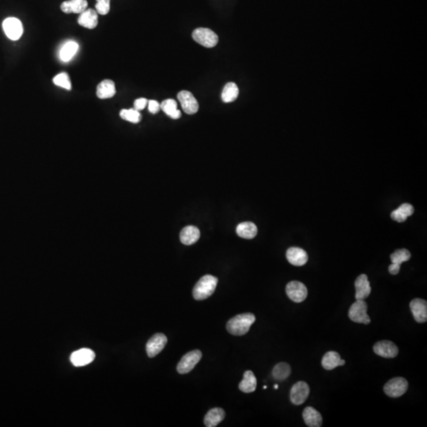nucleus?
Segmentation results:
<instances>
[{"label":"nucleus","mask_w":427,"mask_h":427,"mask_svg":"<svg viewBox=\"0 0 427 427\" xmlns=\"http://www.w3.org/2000/svg\"><path fill=\"white\" fill-rule=\"evenodd\" d=\"M255 321V315L251 313L237 315L228 321L227 331L233 335H246Z\"/></svg>","instance_id":"obj_1"},{"label":"nucleus","mask_w":427,"mask_h":427,"mask_svg":"<svg viewBox=\"0 0 427 427\" xmlns=\"http://www.w3.org/2000/svg\"><path fill=\"white\" fill-rule=\"evenodd\" d=\"M218 278L211 275L202 276L193 288V297L196 300L202 301L208 299L215 292L218 284Z\"/></svg>","instance_id":"obj_2"},{"label":"nucleus","mask_w":427,"mask_h":427,"mask_svg":"<svg viewBox=\"0 0 427 427\" xmlns=\"http://www.w3.org/2000/svg\"><path fill=\"white\" fill-rule=\"evenodd\" d=\"M368 305L365 300H357L352 304L348 312V317L353 322L369 325L370 318L367 314Z\"/></svg>","instance_id":"obj_3"},{"label":"nucleus","mask_w":427,"mask_h":427,"mask_svg":"<svg viewBox=\"0 0 427 427\" xmlns=\"http://www.w3.org/2000/svg\"><path fill=\"white\" fill-rule=\"evenodd\" d=\"M192 38L203 47L214 48L219 42L216 33L208 28H197L192 33Z\"/></svg>","instance_id":"obj_4"},{"label":"nucleus","mask_w":427,"mask_h":427,"mask_svg":"<svg viewBox=\"0 0 427 427\" xmlns=\"http://www.w3.org/2000/svg\"><path fill=\"white\" fill-rule=\"evenodd\" d=\"M202 358V352L200 350H194L188 352L182 357L179 363L177 364L176 370L180 374H186L191 372L197 364Z\"/></svg>","instance_id":"obj_5"},{"label":"nucleus","mask_w":427,"mask_h":427,"mask_svg":"<svg viewBox=\"0 0 427 427\" xmlns=\"http://www.w3.org/2000/svg\"><path fill=\"white\" fill-rule=\"evenodd\" d=\"M408 388V382L403 377H395L384 384V392L388 397L397 398L405 394Z\"/></svg>","instance_id":"obj_6"},{"label":"nucleus","mask_w":427,"mask_h":427,"mask_svg":"<svg viewBox=\"0 0 427 427\" xmlns=\"http://www.w3.org/2000/svg\"><path fill=\"white\" fill-rule=\"evenodd\" d=\"M286 295L290 300L296 303L302 302L308 295V290L302 282L292 281L286 285Z\"/></svg>","instance_id":"obj_7"},{"label":"nucleus","mask_w":427,"mask_h":427,"mask_svg":"<svg viewBox=\"0 0 427 427\" xmlns=\"http://www.w3.org/2000/svg\"><path fill=\"white\" fill-rule=\"evenodd\" d=\"M2 28L6 37L12 41H18L23 34V23L16 18H8L2 23Z\"/></svg>","instance_id":"obj_8"},{"label":"nucleus","mask_w":427,"mask_h":427,"mask_svg":"<svg viewBox=\"0 0 427 427\" xmlns=\"http://www.w3.org/2000/svg\"><path fill=\"white\" fill-rule=\"evenodd\" d=\"M310 389L309 385L304 381H299L294 384L290 390V401L295 405L304 403L309 397Z\"/></svg>","instance_id":"obj_9"},{"label":"nucleus","mask_w":427,"mask_h":427,"mask_svg":"<svg viewBox=\"0 0 427 427\" xmlns=\"http://www.w3.org/2000/svg\"><path fill=\"white\" fill-rule=\"evenodd\" d=\"M177 99L184 113L193 115L198 112L199 103L192 93L187 90H182L177 94Z\"/></svg>","instance_id":"obj_10"},{"label":"nucleus","mask_w":427,"mask_h":427,"mask_svg":"<svg viewBox=\"0 0 427 427\" xmlns=\"http://www.w3.org/2000/svg\"><path fill=\"white\" fill-rule=\"evenodd\" d=\"M167 342V337L164 334L157 333L153 335L148 340V344L146 346L148 357L153 358L157 356L165 348Z\"/></svg>","instance_id":"obj_11"},{"label":"nucleus","mask_w":427,"mask_h":427,"mask_svg":"<svg viewBox=\"0 0 427 427\" xmlns=\"http://www.w3.org/2000/svg\"><path fill=\"white\" fill-rule=\"evenodd\" d=\"M411 252L407 250L402 249V250H396L390 255L392 264L388 267V271L390 272V274H398L401 270V264L403 262L408 261L411 259Z\"/></svg>","instance_id":"obj_12"},{"label":"nucleus","mask_w":427,"mask_h":427,"mask_svg":"<svg viewBox=\"0 0 427 427\" xmlns=\"http://www.w3.org/2000/svg\"><path fill=\"white\" fill-rule=\"evenodd\" d=\"M374 352L383 358H393L397 357L399 353L397 346L389 340L379 341L374 346Z\"/></svg>","instance_id":"obj_13"},{"label":"nucleus","mask_w":427,"mask_h":427,"mask_svg":"<svg viewBox=\"0 0 427 427\" xmlns=\"http://www.w3.org/2000/svg\"><path fill=\"white\" fill-rule=\"evenodd\" d=\"M94 358H95V353L92 350L82 348L72 353L71 362L75 366L80 367L91 363Z\"/></svg>","instance_id":"obj_14"},{"label":"nucleus","mask_w":427,"mask_h":427,"mask_svg":"<svg viewBox=\"0 0 427 427\" xmlns=\"http://www.w3.org/2000/svg\"><path fill=\"white\" fill-rule=\"evenodd\" d=\"M411 313L415 321L418 323H425L427 321V301L421 299H415L410 303Z\"/></svg>","instance_id":"obj_15"},{"label":"nucleus","mask_w":427,"mask_h":427,"mask_svg":"<svg viewBox=\"0 0 427 427\" xmlns=\"http://www.w3.org/2000/svg\"><path fill=\"white\" fill-rule=\"evenodd\" d=\"M356 300H366L371 293V286L368 277L365 274L360 275L354 282Z\"/></svg>","instance_id":"obj_16"},{"label":"nucleus","mask_w":427,"mask_h":427,"mask_svg":"<svg viewBox=\"0 0 427 427\" xmlns=\"http://www.w3.org/2000/svg\"><path fill=\"white\" fill-rule=\"evenodd\" d=\"M286 259L294 266L304 265L309 259L306 251L299 247H291L286 251Z\"/></svg>","instance_id":"obj_17"},{"label":"nucleus","mask_w":427,"mask_h":427,"mask_svg":"<svg viewBox=\"0 0 427 427\" xmlns=\"http://www.w3.org/2000/svg\"><path fill=\"white\" fill-rule=\"evenodd\" d=\"M78 23L81 26L86 29H93L99 24V14L96 10L86 9L80 14Z\"/></svg>","instance_id":"obj_18"},{"label":"nucleus","mask_w":427,"mask_h":427,"mask_svg":"<svg viewBox=\"0 0 427 427\" xmlns=\"http://www.w3.org/2000/svg\"><path fill=\"white\" fill-rule=\"evenodd\" d=\"M200 237H201L200 229L193 226L184 227L180 234V241L185 246H192L200 239Z\"/></svg>","instance_id":"obj_19"},{"label":"nucleus","mask_w":427,"mask_h":427,"mask_svg":"<svg viewBox=\"0 0 427 427\" xmlns=\"http://www.w3.org/2000/svg\"><path fill=\"white\" fill-rule=\"evenodd\" d=\"M88 6L86 0H68L63 2L60 6L62 11L66 14H81Z\"/></svg>","instance_id":"obj_20"},{"label":"nucleus","mask_w":427,"mask_h":427,"mask_svg":"<svg viewBox=\"0 0 427 427\" xmlns=\"http://www.w3.org/2000/svg\"><path fill=\"white\" fill-rule=\"evenodd\" d=\"M304 423L309 427H320L322 426L323 419L321 413L312 407H307L302 413Z\"/></svg>","instance_id":"obj_21"},{"label":"nucleus","mask_w":427,"mask_h":427,"mask_svg":"<svg viewBox=\"0 0 427 427\" xmlns=\"http://www.w3.org/2000/svg\"><path fill=\"white\" fill-rule=\"evenodd\" d=\"M117 93L113 81L104 79L97 86V96L100 99H111Z\"/></svg>","instance_id":"obj_22"},{"label":"nucleus","mask_w":427,"mask_h":427,"mask_svg":"<svg viewBox=\"0 0 427 427\" xmlns=\"http://www.w3.org/2000/svg\"><path fill=\"white\" fill-rule=\"evenodd\" d=\"M226 413L223 408L215 407L206 413L204 417V425L206 427H215L225 419Z\"/></svg>","instance_id":"obj_23"},{"label":"nucleus","mask_w":427,"mask_h":427,"mask_svg":"<svg viewBox=\"0 0 427 427\" xmlns=\"http://www.w3.org/2000/svg\"><path fill=\"white\" fill-rule=\"evenodd\" d=\"M345 360L341 359L340 355L337 352H328L325 353L322 358V366L325 370H331L339 366L345 365Z\"/></svg>","instance_id":"obj_24"},{"label":"nucleus","mask_w":427,"mask_h":427,"mask_svg":"<svg viewBox=\"0 0 427 427\" xmlns=\"http://www.w3.org/2000/svg\"><path fill=\"white\" fill-rule=\"evenodd\" d=\"M256 385H257V380L253 373L251 372V370H247L244 374L243 380L240 382L238 388L242 393H253L255 390Z\"/></svg>","instance_id":"obj_25"},{"label":"nucleus","mask_w":427,"mask_h":427,"mask_svg":"<svg viewBox=\"0 0 427 427\" xmlns=\"http://www.w3.org/2000/svg\"><path fill=\"white\" fill-rule=\"evenodd\" d=\"M236 231L239 237L245 239H252L257 234V227L253 223L245 222L237 226Z\"/></svg>","instance_id":"obj_26"},{"label":"nucleus","mask_w":427,"mask_h":427,"mask_svg":"<svg viewBox=\"0 0 427 427\" xmlns=\"http://www.w3.org/2000/svg\"><path fill=\"white\" fill-rule=\"evenodd\" d=\"M414 213V207L409 203H403L400 207L396 209L391 214V218L394 221L398 223H403L407 220L409 216H411Z\"/></svg>","instance_id":"obj_27"},{"label":"nucleus","mask_w":427,"mask_h":427,"mask_svg":"<svg viewBox=\"0 0 427 427\" xmlns=\"http://www.w3.org/2000/svg\"><path fill=\"white\" fill-rule=\"evenodd\" d=\"M78 45L75 41H68L59 51V58L63 62H69L78 52Z\"/></svg>","instance_id":"obj_28"},{"label":"nucleus","mask_w":427,"mask_h":427,"mask_svg":"<svg viewBox=\"0 0 427 427\" xmlns=\"http://www.w3.org/2000/svg\"><path fill=\"white\" fill-rule=\"evenodd\" d=\"M239 94V89L237 84L229 82L226 85L222 93V100L226 103L233 102L237 99Z\"/></svg>","instance_id":"obj_29"},{"label":"nucleus","mask_w":427,"mask_h":427,"mask_svg":"<svg viewBox=\"0 0 427 427\" xmlns=\"http://www.w3.org/2000/svg\"><path fill=\"white\" fill-rule=\"evenodd\" d=\"M161 108L167 116L172 119L180 118L181 117L180 111L177 109V103L174 99H166L161 104Z\"/></svg>","instance_id":"obj_30"},{"label":"nucleus","mask_w":427,"mask_h":427,"mask_svg":"<svg viewBox=\"0 0 427 427\" xmlns=\"http://www.w3.org/2000/svg\"><path fill=\"white\" fill-rule=\"evenodd\" d=\"M291 374L290 365L286 362H280L272 370V377L278 380H284Z\"/></svg>","instance_id":"obj_31"},{"label":"nucleus","mask_w":427,"mask_h":427,"mask_svg":"<svg viewBox=\"0 0 427 427\" xmlns=\"http://www.w3.org/2000/svg\"><path fill=\"white\" fill-rule=\"evenodd\" d=\"M121 118L125 121H128L133 124H138L141 121L142 116L139 111L135 108H129V109H122L120 113Z\"/></svg>","instance_id":"obj_32"},{"label":"nucleus","mask_w":427,"mask_h":427,"mask_svg":"<svg viewBox=\"0 0 427 427\" xmlns=\"http://www.w3.org/2000/svg\"><path fill=\"white\" fill-rule=\"evenodd\" d=\"M52 81H53L54 84L59 87H62L65 90H72V82L70 80L69 75L67 73L64 72V73L57 75L54 77Z\"/></svg>","instance_id":"obj_33"},{"label":"nucleus","mask_w":427,"mask_h":427,"mask_svg":"<svg viewBox=\"0 0 427 427\" xmlns=\"http://www.w3.org/2000/svg\"><path fill=\"white\" fill-rule=\"evenodd\" d=\"M95 8L99 15H106L110 10V0H97Z\"/></svg>","instance_id":"obj_34"},{"label":"nucleus","mask_w":427,"mask_h":427,"mask_svg":"<svg viewBox=\"0 0 427 427\" xmlns=\"http://www.w3.org/2000/svg\"><path fill=\"white\" fill-rule=\"evenodd\" d=\"M148 105L150 113H152V114H156L161 109V104L157 102V100H148Z\"/></svg>","instance_id":"obj_35"},{"label":"nucleus","mask_w":427,"mask_h":427,"mask_svg":"<svg viewBox=\"0 0 427 427\" xmlns=\"http://www.w3.org/2000/svg\"><path fill=\"white\" fill-rule=\"evenodd\" d=\"M148 99L142 98V99H137V100H135V102H134V108H135V109L138 111L143 110V109H144V108H146V106L148 105Z\"/></svg>","instance_id":"obj_36"},{"label":"nucleus","mask_w":427,"mask_h":427,"mask_svg":"<svg viewBox=\"0 0 427 427\" xmlns=\"http://www.w3.org/2000/svg\"><path fill=\"white\" fill-rule=\"evenodd\" d=\"M278 384H276V385H275V388H276V389H278Z\"/></svg>","instance_id":"obj_37"}]
</instances>
